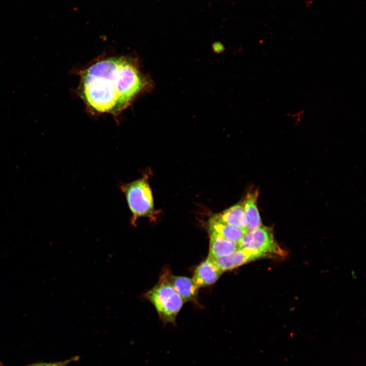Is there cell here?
I'll list each match as a JSON object with an SVG mask.
<instances>
[{
	"mask_svg": "<svg viewBox=\"0 0 366 366\" xmlns=\"http://www.w3.org/2000/svg\"><path fill=\"white\" fill-rule=\"evenodd\" d=\"M153 86L134 59L113 56L99 59L81 72L79 91L91 112L115 116Z\"/></svg>",
	"mask_w": 366,
	"mask_h": 366,
	"instance_id": "1",
	"label": "cell"
},
{
	"mask_svg": "<svg viewBox=\"0 0 366 366\" xmlns=\"http://www.w3.org/2000/svg\"><path fill=\"white\" fill-rule=\"evenodd\" d=\"M149 171L146 170L141 177L127 183L121 184L119 187L125 196L131 212L130 224L136 226L140 218L155 221L156 211L154 199L149 181Z\"/></svg>",
	"mask_w": 366,
	"mask_h": 366,
	"instance_id": "2",
	"label": "cell"
},
{
	"mask_svg": "<svg viewBox=\"0 0 366 366\" xmlns=\"http://www.w3.org/2000/svg\"><path fill=\"white\" fill-rule=\"evenodd\" d=\"M143 297L153 304L164 324L170 323L175 325L176 317L184 300L171 285L164 272L158 283L145 292Z\"/></svg>",
	"mask_w": 366,
	"mask_h": 366,
	"instance_id": "3",
	"label": "cell"
},
{
	"mask_svg": "<svg viewBox=\"0 0 366 366\" xmlns=\"http://www.w3.org/2000/svg\"><path fill=\"white\" fill-rule=\"evenodd\" d=\"M238 245L239 248L247 249L259 258L285 255L274 240L272 229L263 225L247 230Z\"/></svg>",
	"mask_w": 366,
	"mask_h": 366,
	"instance_id": "4",
	"label": "cell"
},
{
	"mask_svg": "<svg viewBox=\"0 0 366 366\" xmlns=\"http://www.w3.org/2000/svg\"><path fill=\"white\" fill-rule=\"evenodd\" d=\"M208 257L222 272L235 268L259 258L257 255L243 248H239L234 253L227 256L219 258Z\"/></svg>",
	"mask_w": 366,
	"mask_h": 366,
	"instance_id": "5",
	"label": "cell"
},
{
	"mask_svg": "<svg viewBox=\"0 0 366 366\" xmlns=\"http://www.w3.org/2000/svg\"><path fill=\"white\" fill-rule=\"evenodd\" d=\"M211 218L243 231L248 230V220L241 203L235 204Z\"/></svg>",
	"mask_w": 366,
	"mask_h": 366,
	"instance_id": "6",
	"label": "cell"
},
{
	"mask_svg": "<svg viewBox=\"0 0 366 366\" xmlns=\"http://www.w3.org/2000/svg\"><path fill=\"white\" fill-rule=\"evenodd\" d=\"M164 272L171 285L184 301H188L195 299L199 287L192 279L186 277L173 276L167 270Z\"/></svg>",
	"mask_w": 366,
	"mask_h": 366,
	"instance_id": "7",
	"label": "cell"
},
{
	"mask_svg": "<svg viewBox=\"0 0 366 366\" xmlns=\"http://www.w3.org/2000/svg\"><path fill=\"white\" fill-rule=\"evenodd\" d=\"M222 272L208 258L200 264L195 270L192 280L199 288L215 283Z\"/></svg>",
	"mask_w": 366,
	"mask_h": 366,
	"instance_id": "8",
	"label": "cell"
},
{
	"mask_svg": "<svg viewBox=\"0 0 366 366\" xmlns=\"http://www.w3.org/2000/svg\"><path fill=\"white\" fill-rule=\"evenodd\" d=\"M209 233L208 256L219 258L229 256L239 249L238 244L228 240L214 232Z\"/></svg>",
	"mask_w": 366,
	"mask_h": 366,
	"instance_id": "9",
	"label": "cell"
},
{
	"mask_svg": "<svg viewBox=\"0 0 366 366\" xmlns=\"http://www.w3.org/2000/svg\"><path fill=\"white\" fill-rule=\"evenodd\" d=\"M258 196L257 190L249 192L241 203L248 220V230L254 229L262 225L257 205Z\"/></svg>",
	"mask_w": 366,
	"mask_h": 366,
	"instance_id": "10",
	"label": "cell"
},
{
	"mask_svg": "<svg viewBox=\"0 0 366 366\" xmlns=\"http://www.w3.org/2000/svg\"><path fill=\"white\" fill-rule=\"evenodd\" d=\"M208 231L216 233L225 239L237 244L246 232L236 227L218 222L211 218L208 222Z\"/></svg>",
	"mask_w": 366,
	"mask_h": 366,
	"instance_id": "11",
	"label": "cell"
},
{
	"mask_svg": "<svg viewBox=\"0 0 366 366\" xmlns=\"http://www.w3.org/2000/svg\"><path fill=\"white\" fill-rule=\"evenodd\" d=\"M79 359V357L78 356H76L63 361L51 362H36L25 366H68L71 362L76 361Z\"/></svg>",
	"mask_w": 366,
	"mask_h": 366,
	"instance_id": "12",
	"label": "cell"
},
{
	"mask_svg": "<svg viewBox=\"0 0 366 366\" xmlns=\"http://www.w3.org/2000/svg\"><path fill=\"white\" fill-rule=\"evenodd\" d=\"M214 52L216 53H222L224 50V47L219 42L215 43L212 46Z\"/></svg>",
	"mask_w": 366,
	"mask_h": 366,
	"instance_id": "13",
	"label": "cell"
},
{
	"mask_svg": "<svg viewBox=\"0 0 366 366\" xmlns=\"http://www.w3.org/2000/svg\"><path fill=\"white\" fill-rule=\"evenodd\" d=\"M0 366H4L3 363L0 361Z\"/></svg>",
	"mask_w": 366,
	"mask_h": 366,
	"instance_id": "14",
	"label": "cell"
}]
</instances>
